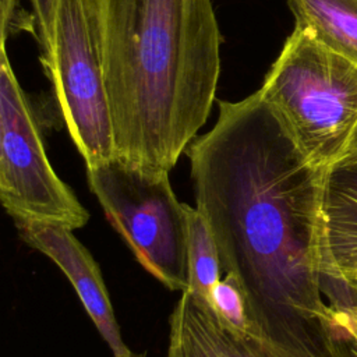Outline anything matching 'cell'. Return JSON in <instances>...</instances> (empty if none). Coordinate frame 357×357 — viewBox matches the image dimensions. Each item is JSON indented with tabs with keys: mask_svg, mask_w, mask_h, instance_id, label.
<instances>
[{
	"mask_svg": "<svg viewBox=\"0 0 357 357\" xmlns=\"http://www.w3.org/2000/svg\"><path fill=\"white\" fill-rule=\"evenodd\" d=\"M43 67L86 167L114 159L98 0H57L52 56Z\"/></svg>",
	"mask_w": 357,
	"mask_h": 357,
	"instance_id": "cell-5",
	"label": "cell"
},
{
	"mask_svg": "<svg viewBox=\"0 0 357 357\" xmlns=\"http://www.w3.org/2000/svg\"><path fill=\"white\" fill-rule=\"evenodd\" d=\"M114 159L167 172L206 123L220 75L212 0H98Z\"/></svg>",
	"mask_w": 357,
	"mask_h": 357,
	"instance_id": "cell-2",
	"label": "cell"
},
{
	"mask_svg": "<svg viewBox=\"0 0 357 357\" xmlns=\"http://www.w3.org/2000/svg\"><path fill=\"white\" fill-rule=\"evenodd\" d=\"M296 25L357 64V0H289Z\"/></svg>",
	"mask_w": 357,
	"mask_h": 357,
	"instance_id": "cell-10",
	"label": "cell"
},
{
	"mask_svg": "<svg viewBox=\"0 0 357 357\" xmlns=\"http://www.w3.org/2000/svg\"><path fill=\"white\" fill-rule=\"evenodd\" d=\"M209 304L212 308L230 324L251 331L250 322L245 312V303L236 282L229 276L223 275V279L215 286L211 294Z\"/></svg>",
	"mask_w": 357,
	"mask_h": 357,
	"instance_id": "cell-12",
	"label": "cell"
},
{
	"mask_svg": "<svg viewBox=\"0 0 357 357\" xmlns=\"http://www.w3.org/2000/svg\"><path fill=\"white\" fill-rule=\"evenodd\" d=\"M318 245L328 303L344 294L339 308H350L349 298L357 301V158L322 169Z\"/></svg>",
	"mask_w": 357,
	"mask_h": 357,
	"instance_id": "cell-7",
	"label": "cell"
},
{
	"mask_svg": "<svg viewBox=\"0 0 357 357\" xmlns=\"http://www.w3.org/2000/svg\"><path fill=\"white\" fill-rule=\"evenodd\" d=\"M126 357H146L144 353H134V351H131L128 356H126Z\"/></svg>",
	"mask_w": 357,
	"mask_h": 357,
	"instance_id": "cell-16",
	"label": "cell"
},
{
	"mask_svg": "<svg viewBox=\"0 0 357 357\" xmlns=\"http://www.w3.org/2000/svg\"><path fill=\"white\" fill-rule=\"evenodd\" d=\"M350 319V317H349ZM166 357H290L251 331L241 329L191 291L181 293L169 319ZM333 357H357V335Z\"/></svg>",
	"mask_w": 357,
	"mask_h": 357,
	"instance_id": "cell-8",
	"label": "cell"
},
{
	"mask_svg": "<svg viewBox=\"0 0 357 357\" xmlns=\"http://www.w3.org/2000/svg\"><path fill=\"white\" fill-rule=\"evenodd\" d=\"M187 229V283L202 300H211L212 290L220 280L222 266L213 236L205 218L197 208L184 204Z\"/></svg>",
	"mask_w": 357,
	"mask_h": 357,
	"instance_id": "cell-11",
	"label": "cell"
},
{
	"mask_svg": "<svg viewBox=\"0 0 357 357\" xmlns=\"http://www.w3.org/2000/svg\"><path fill=\"white\" fill-rule=\"evenodd\" d=\"M258 92L311 165L342 158L357 127V64L296 25Z\"/></svg>",
	"mask_w": 357,
	"mask_h": 357,
	"instance_id": "cell-3",
	"label": "cell"
},
{
	"mask_svg": "<svg viewBox=\"0 0 357 357\" xmlns=\"http://www.w3.org/2000/svg\"><path fill=\"white\" fill-rule=\"evenodd\" d=\"M218 106L185 153L222 273L240 289L251 332L290 357H333L350 328L322 291L324 167L305 159L258 91Z\"/></svg>",
	"mask_w": 357,
	"mask_h": 357,
	"instance_id": "cell-1",
	"label": "cell"
},
{
	"mask_svg": "<svg viewBox=\"0 0 357 357\" xmlns=\"http://www.w3.org/2000/svg\"><path fill=\"white\" fill-rule=\"evenodd\" d=\"M0 40V199L14 222L79 229L89 212L52 167L33 110Z\"/></svg>",
	"mask_w": 357,
	"mask_h": 357,
	"instance_id": "cell-6",
	"label": "cell"
},
{
	"mask_svg": "<svg viewBox=\"0 0 357 357\" xmlns=\"http://www.w3.org/2000/svg\"><path fill=\"white\" fill-rule=\"evenodd\" d=\"M15 226L25 244L50 258L67 276L113 357L128 356L131 350L120 333L100 269L82 243L63 226L31 222Z\"/></svg>",
	"mask_w": 357,
	"mask_h": 357,
	"instance_id": "cell-9",
	"label": "cell"
},
{
	"mask_svg": "<svg viewBox=\"0 0 357 357\" xmlns=\"http://www.w3.org/2000/svg\"><path fill=\"white\" fill-rule=\"evenodd\" d=\"M31 18L35 28V35L42 49V63L50 60L53 49V28L57 0H29Z\"/></svg>",
	"mask_w": 357,
	"mask_h": 357,
	"instance_id": "cell-13",
	"label": "cell"
},
{
	"mask_svg": "<svg viewBox=\"0 0 357 357\" xmlns=\"http://www.w3.org/2000/svg\"><path fill=\"white\" fill-rule=\"evenodd\" d=\"M349 315H350V322H351L353 331H354L356 335H357V304L349 308Z\"/></svg>",
	"mask_w": 357,
	"mask_h": 357,
	"instance_id": "cell-15",
	"label": "cell"
},
{
	"mask_svg": "<svg viewBox=\"0 0 357 357\" xmlns=\"http://www.w3.org/2000/svg\"><path fill=\"white\" fill-rule=\"evenodd\" d=\"M86 178L109 223L142 268L165 287L184 293L188 289L185 213L169 173L112 159L86 167Z\"/></svg>",
	"mask_w": 357,
	"mask_h": 357,
	"instance_id": "cell-4",
	"label": "cell"
},
{
	"mask_svg": "<svg viewBox=\"0 0 357 357\" xmlns=\"http://www.w3.org/2000/svg\"><path fill=\"white\" fill-rule=\"evenodd\" d=\"M356 158H357V127H356V130L350 138V142L340 159H356Z\"/></svg>",
	"mask_w": 357,
	"mask_h": 357,
	"instance_id": "cell-14",
	"label": "cell"
}]
</instances>
